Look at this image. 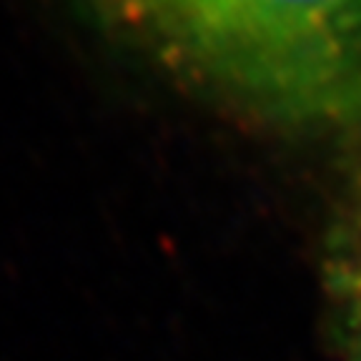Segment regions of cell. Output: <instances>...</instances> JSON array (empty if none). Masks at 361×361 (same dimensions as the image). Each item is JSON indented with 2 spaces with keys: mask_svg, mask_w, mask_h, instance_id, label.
Wrapping results in <instances>:
<instances>
[{
  "mask_svg": "<svg viewBox=\"0 0 361 361\" xmlns=\"http://www.w3.org/2000/svg\"><path fill=\"white\" fill-rule=\"evenodd\" d=\"M334 301L344 361H361V243L336 261Z\"/></svg>",
  "mask_w": 361,
  "mask_h": 361,
  "instance_id": "cell-2",
  "label": "cell"
},
{
  "mask_svg": "<svg viewBox=\"0 0 361 361\" xmlns=\"http://www.w3.org/2000/svg\"><path fill=\"white\" fill-rule=\"evenodd\" d=\"M173 78L293 130L361 121V0H98Z\"/></svg>",
  "mask_w": 361,
  "mask_h": 361,
  "instance_id": "cell-1",
  "label": "cell"
}]
</instances>
